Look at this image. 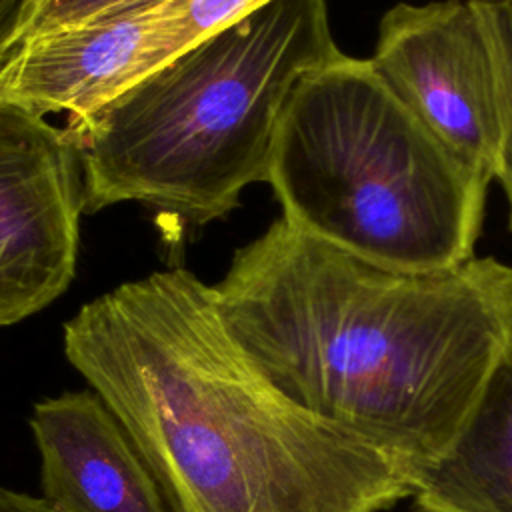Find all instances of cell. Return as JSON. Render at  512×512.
I'll return each mask as SVG.
<instances>
[{
    "instance_id": "1",
    "label": "cell",
    "mask_w": 512,
    "mask_h": 512,
    "mask_svg": "<svg viewBox=\"0 0 512 512\" xmlns=\"http://www.w3.org/2000/svg\"><path fill=\"white\" fill-rule=\"evenodd\" d=\"M214 294L274 386L418 478L450 452L512 344V266L398 268L284 216L236 250Z\"/></svg>"
},
{
    "instance_id": "2",
    "label": "cell",
    "mask_w": 512,
    "mask_h": 512,
    "mask_svg": "<svg viewBox=\"0 0 512 512\" xmlns=\"http://www.w3.org/2000/svg\"><path fill=\"white\" fill-rule=\"evenodd\" d=\"M62 344L172 512H386L418 486L406 462L274 386L186 268L86 302Z\"/></svg>"
},
{
    "instance_id": "3",
    "label": "cell",
    "mask_w": 512,
    "mask_h": 512,
    "mask_svg": "<svg viewBox=\"0 0 512 512\" xmlns=\"http://www.w3.org/2000/svg\"><path fill=\"white\" fill-rule=\"evenodd\" d=\"M340 54L326 0H272L192 44L88 118L66 124L86 212L138 202L202 226L268 182L298 82Z\"/></svg>"
},
{
    "instance_id": "4",
    "label": "cell",
    "mask_w": 512,
    "mask_h": 512,
    "mask_svg": "<svg viewBox=\"0 0 512 512\" xmlns=\"http://www.w3.org/2000/svg\"><path fill=\"white\" fill-rule=\"evenodd\" d=\"M268 184L282 216L356 256L410 270L474 258L488 186L344 52L294 88Z\"/></svg>"
},
{
    "instance_id": "5",
    "label": "cell",
    "mask_w": 512,
    "mask_h": 512,
    "mask_svg": "<svg viewBox=\"0 0 512 512\" xmlns=\"http://www.w3.org/2000/svg\"><path fill=\"white\" fill-rule=\"evenodd\" d=\"M370 62L408 110L488 186L500 150V96L476 2L392 6L380 20Z\"/></svg>"
},
{
    "instance_id": "6",
    "label": "cell",
    "mask_w": 512,
    "mask_h": 512,
    "mask_svg": "<svg viewBox=\"0 0 512 512\" xmlns=\"http://www.w3.org/2000/svg\"><path fill=\"white\" fill-rule=\"evenodd\" d=\"M84 202V166L70 132L0 98V328L68 290Z\"/></svg>"
},
{
    "instance_id": "7",
    "label": "cell",
    "mask_w": 512,
    "mask_h": 512,
    "mask_svg": "<svg viewBox=\"0 0 512 512\" xmlns=\"http://www.w3.org/2000/svg\"><path fill=\"white\" fill-rule=\"evenodd\" d=\"M164 2L24 40L0 68V98L76 124L184 52Z\"/></svg>"
},
{
    "instance_id": "8",
    "label": "cell",
    "mask_w": 512,
    "mask_h": 512,
    "mask_svg": "<svg viewBox=\"0 0 512 512\" xmlns=\"http://www.w3.org/2000/svg\"><path fill=\"white\" fill-rule=\"evenodd\" d=\"M40 496L56 512H172L134 438L88 388L34 402Z\"/></svg>"
},
{
    "instance_id": "9",
    "label": "cell",
    "mask_w": 512,
    "mask_h": 512,
    "mask_svg": "<svg viewBox=\"0 0 512 512\" xmlns=\"http://www.w3.org/2000/svg\"><path fill=\"white\" fill-rule=\"evenodd\" d=\"M412 502L418 512H512V344L450 452L420 474Z\"/></svg>"
},
{
    "instance_id": "10",
    "label": "cell",
    "mask_w": 512,
    "mask_h": 512,
    "mask_svg": "<svg viewBox=\"0 0 512 512\" xmlns=\"http://www.w3.org/2000/svg\"><path fill=\"white\" fill-rule=\"evenodd\" d=\"M492 44L500 96V150L496 180L508 202V226L512 230V0H474Z\"/></svg>"
},
{
    "instance_id": "11",
    "label": "cell",
    "mask_w": 512,
    "mask_h": 512,
    "mask_svg": "<svg viewBox=\"0 0 512 512\" xmlns=\"http://www.w3.org/2000/svg\"><path fill=\"white\" fill-rule=\"evenodd\" d=\"M164 0H34L26 38L102 22Z\"/></svg>"
},
{
    "instance_id": "12",
    "label": "cell",
    "mask_w": 512,
    "mask_h": 512,
    "mask_svg": "<svg viewBox=\"0 0 512 512\" xmlns=\"http://www.w3.org/2000/svg\"><path fill=\"white\" fill-rule=\"evenodd\" d=\"M34 0H0V68L26 38Z\"/></svg>"
},
{
    "instance_id": "13",
    "label": "cell",
    "mask_w": 512,
    "mask_h": 512,
    "mask_svg": "<svg viewBox=\"0 0 512 512\" xmlns=\"http://www.w3.org/2000/svg\"><path fill=\"white\" fill-rule=\"evenodd\" d=\"M0 512H56L42 496L0 486Z\"/></svg>"
}]
</instances>
